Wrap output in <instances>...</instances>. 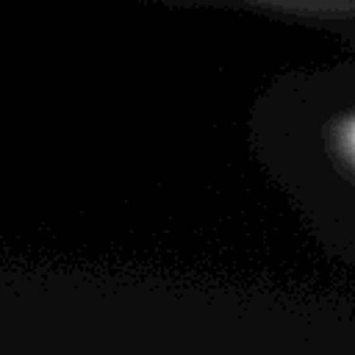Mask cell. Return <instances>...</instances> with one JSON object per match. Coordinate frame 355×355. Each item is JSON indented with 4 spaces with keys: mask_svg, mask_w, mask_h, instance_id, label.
Wrapping results in <instances>:
<instances>
[{
    "mask_svg": "<svg viewBox=\"0 0 355 355\" xmlns=\"http://www.w3.org/2000/svg\"><path fill=\"white\" fill-rule=\"evenodd\" d=\"M227 3H241L302 19H324V22L355 19V0H227Z\"/></svg>",
    "mask_w": 355,
    "mask_h": 355,
    "instance_id": "6da1fadb",
    "label": "cell"
},
{
    "mask_svg": "<svg viewBox=\"0 0 355 355\" xmlns=\"http://www.w3.org/2000/svg\"><path fill=\"white\" fill-rule=\"evenodd\" d=\"M352 147H355V128H352Z\"/></svg>",
    "mask_w": 355,
    "mask_h": 355,
    "instance_id": "7a4b0ae2",
    "label": "cell"
}]
</instances>
